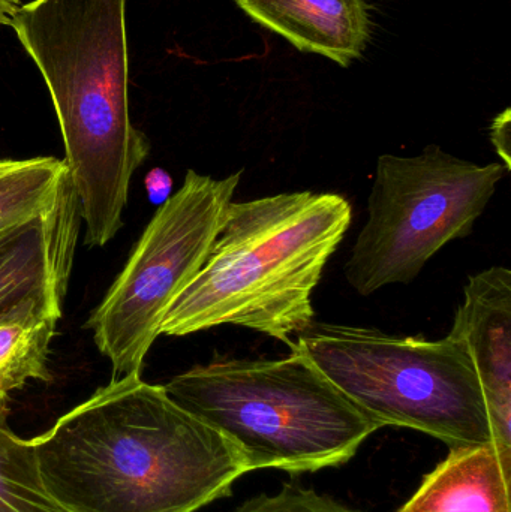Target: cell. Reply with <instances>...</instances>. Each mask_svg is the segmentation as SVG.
I'll list each match as a JSON object with an SVG mask.
<instances>
[{
  "label": "cell",
  "instance_id": "cell-1",
  "mask_svg": "<svg viewBox=\"0 0 511 512\" xmlns=\"http://www.w3.org/2000/svg\"><path fill=\"white\" fill-rule=\"evenodd\" d=\"M33 442L68 512H197L249 472L224 435L141 375L113 379Z\"/></svg>",
  "mask_w": 511,
  "mask_h": 512
},
{
  "label": "cell",
  "instance_id": "cell-2",
  "mask_svg": "<svg viewBox=\"0 0 511 512\" xmlns=\"http://www.w3.org/2000/svg\"><path fill=\"white\" fill-rule=\"evenodd\" d=\"M44 77L86 243L123 227L129 185L150 153L129 116L126 0H32L9 21Z\"/></svg>",
  "mask_w": 511,
  "mask_h": 512
},
{
  "label": "cell",
  "instance_id": "cell-3",
  "mask_svg": "<svg viewBox=\"0 0 511 512\" xmlns=\"http://www.w3.org/2000/svg\"><path fill=\"white\" fill-rule=\"evenodd\" d=\"M351 221L347 198L329 192L231 203L206 264L171 303L161 334L230 324L294 349V334L314 322L312 294Z\"/></svg>",
  "mask_w": 511,
  "mask_h": 512
},
{
  "label": "cell",
  "instance_id": "cell-4",
  "mask_svg": "<svg viewBox=\"0 0 511 512\" xmlns=\"http://www.w3.org/2000/svg\"><path fill=\"white\" fill-rule=\"evenodd\" d=\"M164 388L180 408L224 435L249 472L336 468L383 429L297 346L278 360L195 366Z\"/></svg>",
  "mask_w": 511,
  "mask_h": 512
},
{
  "label": "cell",
  "instance_id": "cell-5",
  "mask_svg": "<svg viewBox=\"0 0 511 512\" xmlns=\"http://www.w3.org/2000/svg\"><path fill=\"white\" fill-rule=\"evenodd\" d=\"M296 346L381 426L426 433L453 447L495 444L467 343L312 322Z\"/></svg>",
  "mask_w": 511,
  "mask_h": 512
},
{
  "label": "cell",
  "instance_id": "cell-6",
  "mask_svg": "<svg viewBox=\"0 0 511 512\" xmlns=\"http://www.w3.org/2000/svg\"><path fill=\"white\" fill-rule=\"evenodd\" d=\"M509 171L501 162L479 165L440 146L417 156L378 158L363 225L345 264L357 294L410 283L447 243L473 233Z\"/></svg>",
  "mask_w": 511,
  "mask_h": 512
},
{
  "label": "cell",
  "instance_id": "cell-7",
  "mask_svg": "<svg viewBox=\"0 0 511 512\" xmlns=\"http://www.w3.org/2000/svg\"><path fill=\"white\" fill-rule=\"evenodd\" d=\"M242 171L225 179L189 170L159 206L102 303L87 321L113 379L141 375L165 313L206 264Z\"/></svg>",
  "mask_w": 511,
  "mask_h": 512
},
{
  "label": "cell",
  "instance_id": "cell-8",
  "mask_svg": "<svg viewBox=\"0 0 511 512\" xmlns=\"http://www.w3.org/2000/svg\"><path fill=\"white\" fill-rule=\"evenodd\" d=\"M81 224L69 179L50 210L0 236V325L62 318Z\"/></svg>",
  "mask_w": 511,
  "mask_h": 512
},
{
  "label": "cell",
  "instance_id": "cell-9",
  "mask_svg": "<svg viewBox=\"0 0 511 512\" xmlns=\"http://www.w3.org/2000/svg\"><path fill=\"white\" fill-rule=\"evenodd\" d=\"M450 334L467 343L485 394L494 442L511 453V271L468 277Z\"/></svg>",
  "mask_w": 511,
  "mask_h": 512
},
{
  "label": "cell",
  "instance_id": "cell-10",
  "mask_svg": "<svg viewBox=\"0 0 511 512\" xmlns=\"http://www.w3.org/2000/svg\"><path fill=\"white\" fill-rule=\"evenodd\" d=\"M261 26L284 36L297 50L338 65L359 59L371 38L366 0H234Z\"/></svg>",
  "mask_w": 511,
  "mask_h": 512
},
{
  "label": "cell",
  "instance_id": "cell-11",
  "mask_svg": "<svg viewBox=\"0 0 511 512\" xmlns=\"http://www.w3.org/2000/svg\"><path fill=\"white\" fill-rule=\"evenodd\" d=\"M510 483L509 451L453 447L398 512H511Z\"/></svg>",
  "mask_w": 511,
  "mask_h": 512
},
{
  "label": "cell",
  "instance_id": "cell-12",
  "mask_svg": "<svg viewBox=\"0 0 511 512\" xmlns=\"http://www.w3.org/2000/svg\"><path fill=\"white\" fill-rule=\"evenodd\" d=\"M68 182L65 161L54 156L0 161V236L50 210Z\"/></svg>",
  "mask_w": 511,
  "mask_h": 512
},
{
  "label": "cell",
  "instance_id": "cell-13",
  "mask_svg": "<svg viewBox=\"0 0 511 512\" xmlns=\"http://www.w3.org/2000/svg\"><path fill=\"white\" fill-rule=\"evenodd\" d=\"M56 319L0 325V405L29 381H53L48 360Z\"/></svg>",
  "mask_w": 511,
  "mask_h": 512
},
{
  "label": "cell",
  "instance_id": "cell-14",
  "mask_svg": "<svg viewBox=\"0 0 511 512\" xmlns=\"http://www.w3.org/2000/svg\"><path fill=\"white\" fill-rule=\"evenodd\" d=\"M0 512H68L48 493L35 442L18 438L0 414Z\"/></svg>",
  "mask_w": 511,
  "mask_h": 512
},
{
  "label": "cell",
  "instance_id": "cell-15",
  "mask_svg": "<svg viewBox=\"0 0 511 512\" xmlns=\"http://www.w3.org/2000/svg\"><path fill=\"white\" fill-rule=\"evenodd\" d=\"M234 512H356L305 487L285 484L275 495L246 499Z\"/></svg>",
  "mask_w": 511,
  "mask_h": 512
},
{
  "label": "cell",
  "instance_id": "cell-16",
  "mask_svg": "<svg viewBox=\"0 0 511 512\" xmlns=\"http://www.w3.org/2000/svg\"><path fill=\"white\" fill-rule=\"evenodd\" d=\"M491 141L500 156L501 164L511 170V111L510 108L495 117L491 126Z\"/></svg>",
  "mask_w": 511,
  "mask_h": 512
},
{
  "label": "cell",
  "instance_id": "cell-17",
  "mask_svg": "<svg viewBox=\"0 0 511 512\" xmlns=\"http://www.w3.org/2000/svg\"><path fill=\"white\" fill-rule=\"evenodd\" d=\"M144 183H146L147 195L152 203L162 204L170 197L173 180H171L170 174L162 168H153L147 174Z\"/></svg>",
  "mask_w": 511,
  "mask_h": 512
},
{
  "label": "cell",
  "instance_id": "cell-18",
  "mask_svg": "<svg viewBox=\"0 0 511 512\" xmlns=\"http://www.w3.org/2000/svg\"><path fill=\"white\" fill-rule=\"evenodd\" d=\"M18 8V0H0V24H9Z\"/></svg>",
  "mask_w": 511,
  "mask_h": 512
}]
</instances>
